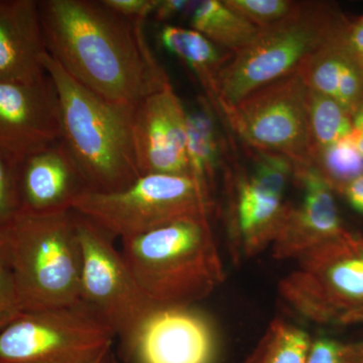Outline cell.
Returning <instances> with one entry per match:
<instances>
[{
  "instance_id": "1",
  "label": "cell",
  "mask_w": 363,
  "mask_h": 363,
  "mask_svg": "<svg viewBox=\"0 0 363 363\" xmlns=\"http://www.w3.org/2000/svg\"><path fill=\"white\" fill-rule=\"evenodd\" d=\"M45 49L79 84L113 104L135 107L169 84L145 35L104 0H39Z\"/></svg>"
},
{
  "instance_id": "2",
  "label": "cell",
  "mask_w": 363,
  "mask_h": 363,
  "mask_svg": "<svg viewBox=\"0 0 363 363\" xmlns=\"http://www.w3.org/2000/svg\"><path fill=\"white\" fill-rule=\"evenodd\" d=\"M43 65L58 95L62 140L89 190L116 192L128 187L140 177L133 138L135 107L98 96L48 52Z\"/></svg>"
},
{
  "instance_id": "3",
  "label": "cell",
  "mask_w": 363,
  "mask_h": 363,
  "mask_svg": "<svg viewBox=\"0 0 363 363\" xmlns=\"http://www.w3.org/2000/svg\"><path fill=\"white\" fill-rule=\"evenodd\" d=\"M121 241L126 264L155 304L193 306L225 279L208 217L173 222Z\"/></svg>"
},
{
  "instance_id": "4",
  "label": "cell",
  "mask_w": 363,
  "mask_h": 363,
  "mask_svg": "<svg viewBox=\"0 0 363 363\" xmlns=\"http://www.w3.org/2000/svg\"><path fill=\"white\" fill-rule=\"evenodd\" d=\"M4 231L23 311L80 302L82 253L74 210L47 215L21 212Z\"/></svg>"
},
{
  "instance_id": "5",
  "label": "cell",
  "mask_w": 363,
  "mask_h": 363,
  "mask_svg": "<svg viewBox=\"0 0 363 363\" xmlns=\"http://www.w3.org/2000/svg\"><path fill=\"white\" fill-rule=\"evenodd\" d=\"M348 21L330 2L304 1L286 21L260 30L222 69L216 112L221 114L255 90L297 73L315 52L343 35Z\"/></svg>"
},
{
  "instance_id": "6",
  "label": "cell",
  "mask_w": 363,
  "mask_h": 363,
  "mask_svg": "<svg viewBox=\"0 0 363 363\" xmlns=\"http://www.w3.org/2000/svg\"><path fill=\"white\" fill-rule=\"evenodd\" d=\"M279 292L314 323H363L362 234L347 228L306 253L281 279Z\"/></svg>"
},
{
  "instance_id": "7",
  "label": "cell",
  "mask_w": 363,
  "mask_h": 363,
  "mask_svg": "<svg viewBox=\"0 0 363 363\" xmlns=\"http://www.w3.org/2000/svg\"><path fill=\"white\" fill-rule=\"evenodd\" d=\"M73 210L123 240L184 219L212 218L217 205L192 177L150 174L116 192L85 191Z\"/></svg>"
},
{
  "instance_id": "8",
  "label": "cell",
  "mask_w": 363,
  "mask_h": 363,
  "mask_svg": "<svg viewBox=\"0 0 363 363\" xmlns=\"http://www.w3.org/2000/svg\"><path fill=\"white\" fill-rule=\"evenodd\" d=\"M116 337L82 302L21 311L0 331V363H100Z\"/></svg>"
},
{
  "instance_id": "9",
  "label": "cell",
  "mask_w": 363,
  "mask_h": 363,
  "mask_svg": "<svg viewBox=\"0 0 363 363\" xmlns=\"http://www.w3.org/2000/svg\"><path fill=\"white\" fill-rule=\"evenodd\" d=\"M221 116L250 149L312 164L309 89L298 73L255 90Z\"/></svg>"
},
{
  "instance_id": "10",
  "label": "cell",
  "mask_w": 363,
  "mask_h": 363,
  "mask_svg": "<svg viewBox=\"0 0 363 363\" xmlns=\"http://www.w3.org/2000/svg\"><path fill=\"white\" fill-rule=\"evenodd\" d=\"M75 214L82 253L80 302L101 317L123 342L157 305L138 286L123 253L114 247L113 236L84 215Z\"/></svg>"
},
{
  "instance_id": "11",
  "label": "cell",
  "mask_w": 363,
  "mask_h": 363,
  "mask_svg": "<svg viewBox=\"0 0 363 363\" xmlns=\"http://www.w3.org/2000/svg\"><path fill=\"white\" fill-rule=\"evenodd\" d=\"M121 344L130 363H214L218 346L213 324L194 305L156 306Z\"/></svg>"
},
{
  "instance_id": "12",
  "label": "cell",
  "mask_w": 363,
  "mask_h": 363,
  "mask_svg": "<svg viewBox=\"0 0 363 363\" xmlns=\"http://www.w3.org/2000/svg\"><path fill=\"white\" fill-rule=\"evenodd\" d=\"M223 178L227 245L234 264H240L272 247L289 202L243 169H224Z\"/></svg>"
},
{
  "instance_id": "13",
  "label": "cell",
  "mask_w": 363,
  "mask_h": 363,
  "mask_svg": "<svg viewBox=\"0 0 363 363\" xmlns=\"http://www.w3.org/2000/svg\"><path fill=\"white\" fill-rule=\"evenodd\" d=\"M133 138L140 176H190L187 109L171 83L147 95L136 105L133 111Z\"/></svg>"
},
{
  "instance_id": "14",
  "label": "cell",
  "mask_w": 363,
  "mask_h": 363,
  "mask_svg": "<svg viewBox=\"0 0 363 363\" xmlns=\"http://www.w3.org/2000/svg\"><path fill=\"white\" fill-rule=\"evenodd\" d=\"M61 138L58 95L48 74L33 82L0 81V150L21 160Z\"/></svg>"
},
{
  "instance_id": "15",
  "label": "cell",
  "mask_w": 363,
  "mask_h": 363,
  "mask_svg": "<svg viewBox=\"0 0 363 363\" xmlns=\"http://www.w3.org/2000/svg\"><path fill=\"white\" fill-rule=\"evenodd\" d=\"M303 195L288 208L271 250L279 260H297L348 228L335 193L312 164H294V178Z\"/></svg>"
},
{
  "instance_id": "16",
  "label": "cell",
  "mask_w": 363,
  "mask_h": 363,
  "mask_svg": "<svg viewBox=\"0 0 363 363\" xmlns=\"http://www.w3.org/2000/svg\"><path fill=\"white\" fill-rule=\"evenodd\" d=\"M18 187L21 212L39 215L71 211L76 200L89 190L62 138L21 160Z\"/></svg>"
},
{
  "instance_id": "17",
  "label": "cell",
  "mask_w": 363,
  "mask_h": 363,
  "mask_svg": "<svg viewBox=\"0 0 363 363\" xmlns=\"http://www.w3.org/2000/svg\"><path fill=\"white\" fill-rule=\"evenodd\" d=\"M47 52L38 0H0V81L45 77Z\"/></svg>"
},
{
  "instance_id": "18",
  "label": "cell",
  "mask_w": 363,
  "mask_h": 363,
  "mask_svg": "<svg viewBox=\"0 0 363 363\" xmlns=\"http://www.w3.org/2000/svg\"><path fill=\"white\" fill-rule=\"evenodd\" d=\"M159 38L167 51L193 71L216 111L219 77L233 52L221 49L202 33L186 26L172 23L162 26Z\"/></svg>"
},
{
  "instance_id": "19",
  "label": "cell",
  "mask_w": 363,
  "mask_h": 363,
  "mask_svg": "<svg viewBox=\"0 0 363 363\" xmlns=\"http://www.w3.org/2000/svg\"><path fill=\"white\" fill-rule=\"evenodd\" d=\"M225 143L219 133L216 111L202 97L195 108L187 109V157L189 173L214 196L217 179L224 164Z\"/></svg>"
},
{
  "instance_id": "20",
  "label": "cell",
  "mask_w": 363,
  "mask_h": 363,
  "mask_svg": "<svg viewBox=\"0 0 363 363\" xmlns=\"http://www.w3.org/2000/svg\"><path fill=\"white\" fill-rule=\"evenodd\" d=\"M184 18L191 28L233 54L247 47L260 30L229 9L223 0L191 1Z\"/></svg>"
},
{
  "instance_id": "21",
  "label": "cell",
  "mask_w": 363,
  "mask_h": 363,
  "mask_svg": "<svg viewBox=\"0 0 363 363\" xmlns=\"http://www.w3.org/2000/svg\"><path fill=\"white\" fill-rule=\"evenodd\" d=\"M312 340L297 325L276 318L240 363H307Z\"/></svg>"
},
{
  "instance_id": "22",
  "label": "cell",
  "mask_w": 363,
  "mask_h": 363,
  "mask_svg": "<svg viewBox=\"0 0 363 363\" xmlns=\"http://www.w3.org/2000/svg\"><path fill=\"white\" fill-rule=\"evenodd\" d=\"M311 159L352 133V116L335 100L309 90Z\"/></svg>"
},
{
  "instance_id": "23",
  "label": "cell",
  "mask_w": 363,
  "mask_h": 363,
  "mask_svg": "<svg viewBox=\"0 0 363 363\" xmlns=\"http://www.w3.org/2000/svg\"><path fill=\"white\" fill-rule=\"evenodd\" d=\"M312 164L335 194L363 174V157L351 135L318 152L313 157Z\"/></svg>"
},
{
  "instance_id": "24",
  "label": "cell",
  "mask_w": 363,
  "mask_h": 363,
  "mask_svg": "<svg viewBox=\"0 0 363 363\" xmlns=\"http://www.w3.org/2000/svg\"><path fill=\"white\" fill-rule=\"evenodd\" d=\"M229 9L262 30L286 21L304 1L294 0H223Z\"/></svg>"
},
{
  "instance_id": "25",
  "label": "cell",
  "mask_w": 363,
  "mask_h": 363,
  "mask_svg": "<svg viewBox=\"0 0 363 363\" xmlns=\"http://www.w3.org/2000/svg\"><path fill=\"white\" fill-rule=\"evenodd\" d=\"M21 160L0 150V231L21 213L18 169Z\"/></svg>"
},
{
  "instance_id": "26",
  "label": "cell",
  "mask_w": 363,
  "mask_h": 363,
  "mask_svg": "<svg viewBox=\"0 0 363 363\" xmlns=\"http://www.w3.org/2000/svg\"><path fill=\"white\" fill-rule=\"evenodd\" d=\"M307 363H353L352 343L335 339H313Z\"/></svg>"
},
{
  "instance_id": "27",
  "label": "cell",
  "mask_w": 363,
  "mask_h": 363,
  "mask_svg": "<svg viewBox=\"0 0 363 363\" xmlns=\"http://www.w3.org/2000/svg\"><path fill=\"white\" fill-rule=\"evenodd\" d=\"M21 311L11 269L6 264H0V331L13 322Z\"/></svg>"
},
{
  "instance_id": "28",
  "label": "cell",
  "mask_w": 363,
  "mask_h": 363,
  "mask_svg": "<svg viewBox=\"0 0 363 363\" xmlns=\"http://www.w3.org/2000/svg\"><path fill=\"white\" fill-rule=\"evenodd\" d=\"M104 4L116 13L131 20L147 21L152 18L157 0H104Z\"/></svg>"
},
{
  "instance_id": "29",
  "label": "cell",
  "mask_w": 363,
  "mask_h": 363,
  "mask_svg": "<svg viewBox=\"0 0 363 363\" xmlns=\"http://www.w3.org/2000/svg\"><path fill=\"white\" fill-rule=\"evenodd\" d=\"M190 2L189 0H157L152 18L162 26L169 25V21L184 18Z\"/></svg>"
},
{
  "instance_id": "30",
  "label": "cell",
  "mask_w": 363,
  "mask_h": 363,
  "mask_svg": "<svg viewBox=\"0 0 363 363\" xmlns=\"http://www.w3.org/2000/svg\"><path fill=\"white\" fill-rule=\"evenodd\" d=\"M343 44L359 61L363 59V16L350 20L342 37Z\"/></svg>"
},
{
  "instance_id": "31",
  "label": "cell",
  "mask_w": 363,
  "mask_h": 363,
  "mask_svg": "<svg viewBox=\"0 0 363 363\" xmlns=\"http://www.w3.org/2000/svg\"><path fill=\"white\" fill-rule=\"evenodd\" d=\"M339 195L342 196L355 211L363 214V174L346 184Z\"/></svg>"
},
{
  "instance_id": "32",
  "label": "cell",
  "mask_w": 363,
  "mask_h": 363,
  "mask_svg": "<svg viewBox=\"0 0 363 363\" xmlns=\"http://www.w3.org/2000/svg\"><path fill=\"white\" fill-rule=\"evenodd\" d=\"M351 138L359 154L363 157V100L357 111L352 116Z\"/></svg>"
},
{
  "instance_id": "33",
  "label": "cell",
  "mask_w": 363,
  "mask_h": 363,
  "mask_svg": "<svg viewBox=\"0 0 363 363\" xmlns=\"http://www.w3.org/2000/svg\"><path fill=\"white\" fill-rule=\"evenodd\" d=\"M9 241L4 231H0V264H6L9 266Z\"/></svg>"
},
{
  "instance_id": "34",
  "label": "cell",
  "mask_w": 363,
  "mask_h": 363,
  "mask_svg": "<svg viewBox=\"0 0 363 363\" xmlns=\"http://www.w3.org/2000/svg\"><path fill=\"white\" fill-rule=\"evenodd\" d=\"M353 363H363V341L352 343Z\"/></svg>"
},
{
  "instance_id": "35",
  "label": "cell",
  "mask_w": 363,
  "mask_h": 363,
  "mask_svg": "<svg viewBox=\"0 0 363 363\" xmlns=\"http://www.w3.org/2000/svg\"><path fill=\"white\" fill-rule=\"evenodd\" d=\"M106 363H121V362H119L118 360L116 359V357H109L108 358V360H107V362Z\"/></svg>"
},
{
  "instance_id": "36",
  "label": "cell",
  "mask_w": 363,
  "mask_h": 363,
  "mask_svg": "<svg viewBox=\"0 0 363 363\" xmlns=\"http://www.w3.org/2000/svg\"><path fill=\"white\" fill-rule=\"evenodd\" d=\"M358 62H359V63H360V65H362V69H363V59H362V60H359V61H358Z\"/></svg>"
},
{
  "instance_id": "37",
  "label": "cell",
  "mask_w": 363,
  "mask_h": 363,
  "mask_svg": "<svg viewBox=\"0 0 363 363\" xmlns=\"http://www.w3.org/2000/svg\"><path fill=\"white\" fill-rule=\"evenodd\" d=\"M109 357H111V355H109ZM109 358V357H108ZM108 358H107L106 360H105V362H100V363H106L107 362V360H108Z\"/></svg>"
}]
</instances>
